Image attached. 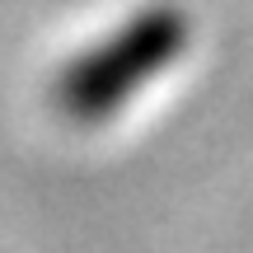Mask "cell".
<instances>
[{
	"instance_id": "6da1fadb",
	"label": "cell",
	"mask_w": 253,
	"mask_h": 253,
	"mask_svg": "<svg viewBox=\"0 0 253 253\" xmlns=\"http://www.w3.org/2000/svg\"><path fill=\"white\" fill-rule=\"evenodd\" d=\"M188 47V24L173 9H145L126 19L113 38H99L84 56H75L56 80V103L80 122H99L118 113L136 89L155 80Z\"/></svg>"
}]
</instances>
